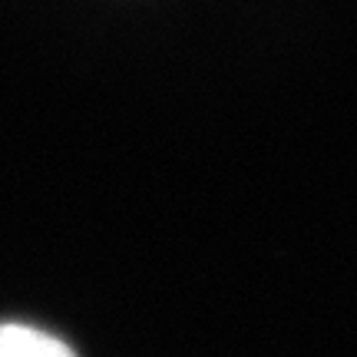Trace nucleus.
Returning <instances> with one entry per match:
<instances>
[{"instance_id": "1", "label": "nucleus", "mask_w": 357, "mask_h": 357, "mask_svg": "<svg viewBox=\"0 0 357 357\" xmlns=\"http://www.w3.org/2000/svg\"><path fill=\"white\" fill-rule=\"evenodd\" d=\"M0 357H77V351L30 324H0Z\"/></svg>"}]
</instances>
